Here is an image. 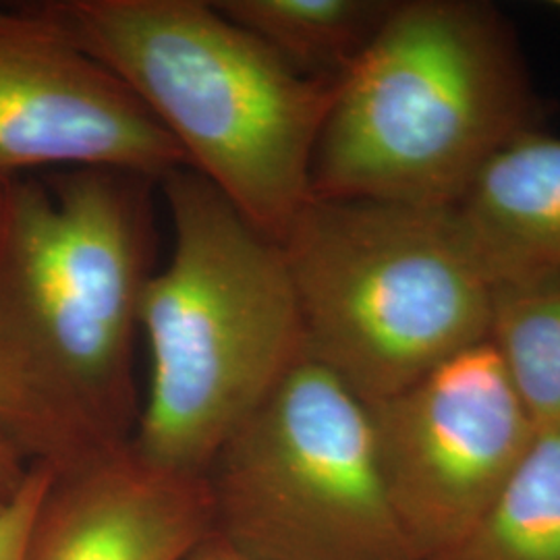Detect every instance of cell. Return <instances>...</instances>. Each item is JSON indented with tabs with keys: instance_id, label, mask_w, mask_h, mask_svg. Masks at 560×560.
Returning <instances> with one entry per match:
<instances>
[{
	"instance_id": "6da1fadb",
	"label": "cell",
	"mask_w": 560,
	"mask_h": 560,
	"mask_svg": "<svg viewBox=\"0 0 560 560\" xmlns=\"http://www.w3.org/2000/svg\"><path fill=\"white\" fill-rule=\"evenodd\" d=\"M154 185L106 168L0 183V368L25 405L21 448L55 474L133 439Z\"/></svg>"
},
{
	"instance_id": "7a4b0ae2",
	"label": "cell",
	"mask_w": 560,
	"mask_h": 560,
	"mask_svg": "<svg viewBox=\"0 0 560 560\" xmlns=\"http://www.w3.org/2000/svg\"><path fill=\"white\" fill-rule=\"evenodd\" d=\"M161 122L187 166L279 241L312 198L335 81L298 73L203 0H59L32 9Z\"/></svg>"
},
{
	"instance_id": "3957f363",
	"label": "cell",
	"mask_w": 560,
	"mask_h": 560,
	"mask_svg": "<svg viewBox=\"0 0 560 560\" xmlns=\"http://www.w3.org/2000/svg\"><path fill=\"white\" fill-rule=\"evenodd\" d=\"M540 106L511 23L481 0H395L340 78L312 200L453 208Z\"/></svg>"
},
{
	"instance_id": "277c9868",
	"label": "cell",
	"mask_w": 560,
	"mask_h": 560,
	"mask_svg": "<svg viewBox=\"0 0 560 560\" xmlns=\"http://www.w3.org/2000/svg\"><path fill=\"white\" fill-rule=\"evenodd\" d=\"M173 252L140 305L150 384L129 442L148 465L206 478L229 436L305 358L279 243L200 173L161 180Z\"/></svg>"
},
{
	"instance_id": "5b68a950",
	"label": "cell",
	"mask_w": 560,
	"mask_h": 560,
	"mask_svg": "<svg viewBox=\"0 0 560 560\" xmlns=\"http://www.w3.org/2000/svg\"><path fill=\"white\" fill-rule=\"evenodd\" d=\"M277 243L305 355L368 405L488 340L497 284L455 208L310 198Z\"/></svg>"
},
{
	"instance_id": "8992f818",
	"label": "cell",
	"mask_w": 560,
	"mask_h": 560,
	"mask_svg": "<svg viewBox=\"0 0 560 560\" xmlns=\"http://www.w3.org/2000/svg\"><path fill=\"white\" fill-rule=\"evenodd\" d=\"M212 529L258 560H421L382 474L372 409L298 361L206 471Z\"/></svg>"
},
{
	"instance_id": "52a82bcc",
	"label": "cell",
	"mask_w": 560,
	"mask_h": 560,
	"mask_svg": "<svg viewBox=\"0 0 560 560\" xmlns=\"http://www.w3.org/2000/svg\"><path fill=\"white\" fill-rule=\"evenodd\" d=\"M370 409L384 480L421 560L467 536L538 430L488 340Z\"/></svg>"
},
{
	"instance_id": "ba28073f",
	"label": "cell",
	"mask_w": 560,
	"mask_h": 560,
	"mask_svg": "<svg viewBox=\"0 0 560 560\" xmlns=\"http://www.w3.org/2000/svg\"><path fill=\"white\" fill-rule=\"evenodd\" d=\"M0 30V183L46 166L106 168L161 183L179 145L98 60L36 15Z\"/></svg>"
},
{
	"instance_id": "9c48e42d",
	"label": "cell",
	"mask_w": 560,
	"mask_h": 560,
	"mask_svg": "<svg viewBox=\"0 0 560 560\" xmlns=\"http://www.w3.org/2000/svg\"><path fill=\"white\" fill-rule=\"evenodd\" d=\"M210 529L206 478L162 471L125 446L55 474L27 560H180Z\"/></svg>"
},
{
	"instance_id": "30bf717a",
	"label": "cell",
	"mask_w": 560,
	"mask_h": 560,
	"mask_svg": "<svg viewBox=\"0 0 560 560\" xmlns=\"http://www.w3.org/2000/svg\"><path fill=\"white\" fill-rule=\"evenodd\" d=\"M453 208L494 284L560 270V138L509 141Z\"/></svg>"
},
{
	"instance_id": "8fae6325",
	"label": "cell",
	"mask_w": 560,
	"mask_h": 560,
	"mask_svg": "<svg viewBox=\"0 0 560 560\" xmlns=\"http://www.w3.org/2000/svg\"><path fill=\"white\" fill-rule=\"evenodd\" d=\"M214 7L301 75L339 83L378 36L395 0H217Z\"/></svg>"
},
{
	"instance_id": "7c38bea8",
	"label": "cell",
	"mask_w": 560,
	"mask_h": 560,
	"mask_svg": "<svg viewBox=\"0 0 560 560\" xmlns=\"http://www.w3.org/2000/svg\"><path fill=\"white\" fill-rule=\"evenodd\" d=\"M439 560H560V425L536 430L499 497Z\"/></svg>"
},
{
	"instance_id": "4fadbf2b",
	"label": "cell",
	"mask_w": 560,
	"mask_h": 560,
	"mask_svg": "<svg viewBox=\"0 0 560 560\" xmlns=\"http://www.w3.org/2000/svg\"><path fill=\"white\" fill-rule=\"evenodd\" d=\"M488 342L536 425H560V270L499 282Z\"/></svg>"
},
{
	"instance_id": "5bb4252c",
	"label": "cell",
	"mask_w": 560,
	"mask_h": 560,
	"mask_svg": "<svg viewBox=\"0 0 560 560\" xmlns=\"http://www.w3.org/2000/svg\"><path fill=\"white\" fill-rule=\"evenodd\" d=\"M55 471L34 465L20 494L0 509V560H27Z\"/></svg>"
},
{
	"instance_id": "9a60e30c",
	"label": "cell",
	"mask_w": 560,
	"mask_h": 560,
	"mask_svg": "<svg viewBox=\"0 0 560 560\" xmlns=\"http://www.w3.org/2000/svg\"><path fill=\"white\" fill-rule=\"evenodd\" d=\"M32 474V467L23 463V448L0 425V509L20 494L21 488Z\"/></svg>"
},
{
	"instance_id": "2e32d148",
	"label": "cell",
	"mask_w": 560,
	"mask_h": 560,
	"mask_svg": "<svg viewBox=\"0 0 560 560\" xmlns=\"http://www.w3.org/2000/svg\"><path fill=\"white\" fill-rule=\"evenodd\" d=\"M0 425L20 442L25 425V405L21 399L20 388L0 368Z\"/></svg>"
},
{
	"instance_id": "e0dca14e",
	"label": "cell",
	"mask_w": 560,
	"mask_h": 560,
	"mask_svg": "<svg viewBox=\"0 0 560 560\" xmlns=\"http://www.w3.org/2000/svg\"><path fill=\"white\" fill-rule=\"evenodd\" d=\"M180 560H258L210 529Z\"/></svg>"
},
{
	"instance_id": "ac0fdd59",
	"label": "cell",
	"mask_w": 560,
	"mask_h": 560,
	"mask_svg": "<svg viewBox=\"0 0 560 560\" xmlns=\"http://www.w3.org/2000/svg\"><path fill=\"white\" fill-rule=\"evenodd\" d=\"M21 15H23L21 11H0V30L15 25L21 20Z\"/></svg>"
},
{
	"instance_id": "d6986e66",
	"label": "cell",
	"mask_w": 560,
	"mask_h": 560,
	"mask_svg": "<svg viewBox=\"0 0 560 560\" xmlns=\"http://www.w3.org/2000/svg\"><path fill=\"white\" fill-rule=\"evenodd\" d=\"M552 7H557V11H560V0H555V2H552Z\"/></svg>"
}]
</instances>
